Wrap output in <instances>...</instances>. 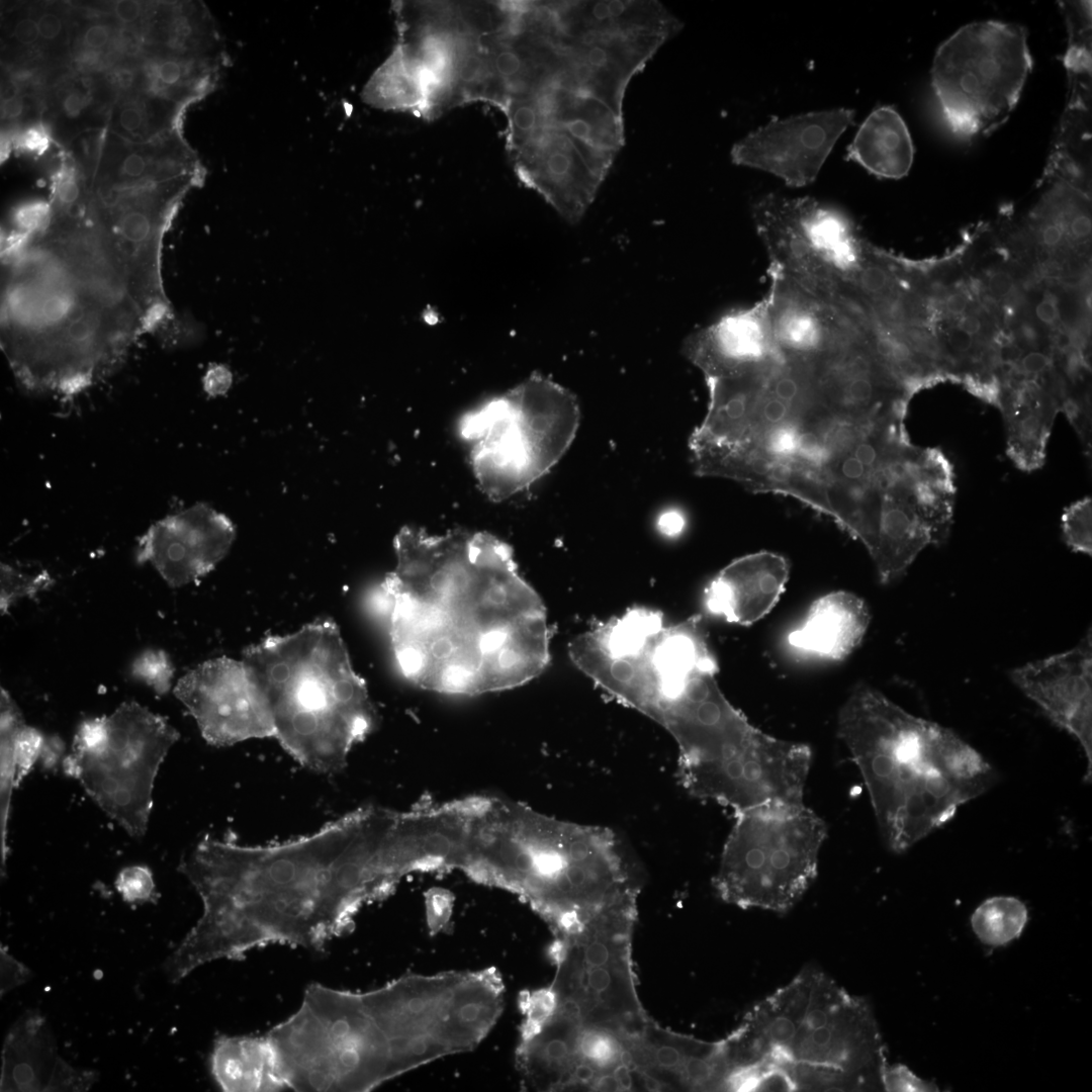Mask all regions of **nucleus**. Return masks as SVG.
Returning a JSON list of instances; mask_svg holds the SVG:
<instances>
[{
	"mask_svg": "<svg viewBox=\"0 0 1092 1092\" xmlns=\"http://www.w3.org/2000/svg\"><path fill=\"white\" fill-rule=\"evenodd\" d=\"M101 739L72 747L64 772L133 838L145 836L159 767L180 734L167 718L134 701L103 716Z\"/></svg>",
	"mask_w": 1092,
	"mask_h": 1092,
	"instance_id": "dca6fc26",
	"label": "nucleus"
},
{
	"mask_svg": "<svg viewBox=\"0 0 1092 1092\" xmlns=\"http://www.w3.org/2000/svg\"><path fill=\"white\" fill-rule=\"evenodd\" d=\"M637 911L605 915L580 931L557 937L556 964L544 988L543 1015L552 1013L581 1025L640 1032L650 1017L636 988L632 933Z\"/></svg>",
	"mask_w": 1092,
	"mask_h": 1092,
	"instance_id": "4468645a",
	"label": "nucleus"
},
{
	"mask_svg": "<svg viewBox=\"0 0 1092 1092\" xmlns=\"http://www.w3.org/2000/svg\"><path fill=\"white\" fill-rule=\"evenodd\" d=\"M210 1071L225 1092L288 1090L269 1035H220L213 1043Z\"/></svg>",
	"mask_w": 1092,
	"mask_h": 1092,
	"instance_id": "c756f323",
	"label": "nucleus"
},
{
	"mask_svg": "<svg viewBox=\"0 0 1092 1092\" xmlns=\"http://www.w3.org/2000/svg\"><path fill=\"white\" fill-rule=\"evenodd\" d=\"M1035 258L1040 267L1046 268L1053 263V250L1038 243L1035 248Z\"/></svg>",
	"mask_w": 1092,
	"mask_h": 1092,
	"instance_id": "680f3d73",
	"label": "nucleus"
},
{
	"mask_svg": "<svg viewBox=\"0 0 1092 1092\" xmlns=\"http://www.w3.org/2000/svg\"><path fill=\"white\" fill-rule=\"evenodd\" d=\"M1091 215L1090 210L1085 209L1075 214L1069 222L1068 237L1077 242H1083L1088 240L1091 235Z\"/></svg>",
	"mask_w": 1092,
	"mask_h": 1092,
	"instance_id": "603ef678",
	"label": "nucleus"
},
{
	"mask_svg": "<svg viewBox=\"0 0 1092 1092\" xmlns=\"http://www.w3.org/2000/svg\"><path fill=\"white\" fill-rule=\"evenodd\" d=\"M946 340L951 351L959 355H967L975 348V337L958 327L948 331Z\"/></svg>",
	"mask_w": 1092,
	"mask_h": 1092,
	"instance_id": "5fc2aeb1",
	"label": "nucleus"
},
{
	"mask_svg": "<svg viewBox=\"0 0 1092 1092\" xmlns=\"http://www.w3.org/2000/svg\"><path fill=\"white\" fill-rule=\"evenodd\" d=\"M1 1091H87L93 1071L76 1069L59 1054L54 1033L37 1010L22 1014L8 1031L1 1054Z\"/></svg>",
	"mask_w": 1092,
	"mask_h": 1092,
	"instance_id": "393cba45",
	"label": "nucleus"
},
{
	"mask_svg": "<svg viewBox=\"0 0 1092 1092\" xmlns=\"http://www.w3.org/2000/svg\"><path fill=\"white\" fill-rule=\"evenodd\" d=\"M987 287L993 298L1003 299L1014 293L1015 280L1008 272L998 270L989 276Z\"/></svg>",
	"mask_w": 1092,
	"mask_h": 1092,
	"instance_id": "09e8293b",
	"label": "nucleus"
},
{
	"mask_svg": "<svg viewBox=\"0 0 1092 1092\" xmlns=\"http://www.w3.org/2000/svg\"><path fill=\"white\" fill-rule=\"evenodd\" d=\"M40 43L53 46L61 42L65 32V21L61 13L43 11L37 18Z\"/></svg>",
	"mask_w": 1092,
	"mask_h": 1092,
	"instance_id": "c03bdc74",
	"label": "nucleus"
},
{
	"mask_svg": "<svg viewBox=\"0 0 1092 1092\" xmlns=\"http://www.w3.org/2000/svg\"><path fill=\"white\" fill-rule=\"evenodd\" d=\"M540 98L546 122L570 135L592 172L604 181L624 145L623 115L595 97L558 85L542 91Z\"/></svg>",
	"mask_w": 1092,
	"mask_h": 1092,
	"instance_id": "cd10ccee",
	"label": "nucleus"
},
{
	"mask_svg": "<svg viewBox=\"0 0 1092 1092\" xmlns=\"http://www.w3.org/2000/svg\"><path fill=\"white\" fill-rule=\"evenodd\" d=\"M705 381L707 413L689 442L698 475L795 498L866 549L876 544L883 507L918 452L908 402L884 369L854 346L772 345Z\"/></svg>",
	"mask_w": 1092,
	"mask_h": 1092,
	"instance_id": "f257e3e1",
	"label": "nucleus"
},
{
	"mask_svg": "<svg viewBox=\"0 0 1092 1092\" xmlns=\"http://www.w3.org/2000/svg\"><path fill=\"white\" fill-rule=\"evenodd\" d=\"M130 672L134 678L145 682L159 696H163L172 686L174 666L165 651L147 649L133 659Z\"/></svg>",
	"mask_w": 1092,
	"mask_h": 1092,
	"instance_id": "e433bc0d",
	"label": "nucleus"
},
{
	"mask_svg": "<svg viewBox=\"0 0 1092 1092\" xmlns=\"http://www.w3.org/2000/svg\"><path fill=\"white\" fill-rule=\"evenodd\" d=\"M1013 684L1082 747L1092 778V632L1073 648L1009 672Z\"/></svg>",
	"mask_w": 1092,
	"mask_h": 1092,
	"instance_id": "4be33fe9",
	"label": "nucleus"
},
{
	"mask_svg": "<svg viewBox=\"0 0 1092 1092\" xmlns=\"http://www.w3.org/2000/svg\"><path fill=\"white\" fill-rule=\"evenodd\" d=\"M1066 69L1069 98L1044 177L1060 178L1085 190L1091 161V68Z\"/></svg>",
	"mask_w": 1092,
	"mask_h": 1092,
	"instance_id": "7c9ffc66",
	"label": "nucleus"
},
{
	"mask_svg": "<svg viewBox=\"0 0 1092 1092\" xmlns=\"http://www.w3.org/2000/svg\"><path fill=\"white\" fill-rule=\"evenodd\" d=\"M882 1088L886 1091H938L931 1083L918 1078L906 1066L886 1063L881 1070Z\"/></svg>",
	"mask_w": 1092,
	"mask_h": 1092,
	"instance_id": "ea45409f",
	"label": "nucleus"
},
{
	"mask_svg": "<svg viewBox=\"0 0 1092 1092\" xmlns=\"http://www.w3.org/2000/svg\"><path fill=\"white\" fill-rule=\"evenodd\" d=\"M61 114L68 119H75L85 115L91 99L85 89L79 86H69L61 90Z\"/></svg>",
	"mask_w": 1092,
	"mask_h": 1092,
	"instance_id": "37998d69",
	"label": "nucleus"
},
{
	"mask_svg": "<svg viewBox=\"0 0 1092 1092\" xmlns=\"http://www.w3.org/2000/svg\"><path fill=\"white\" fill-rule=\"evenodd\" d=\"M1035 314L1040 323L1053 326L1060 317V309L1057 297L1046 292L1035 307Z\"/></svg>",
	"mask_w": 1092,
	"mask_h": 1092,
	"instance_id": "864d4df0",
	"label": "nucleus"
},
{
	"mask_svg": "<svg viewBox=\"0 0 1092 1092\" xmlns=\"http://www.w3.org/2000/svg\"><path fill=\"white\" fill-rule=\"evenodd\" d=\"M789 575V562L778 553L744 555L722 568L707 585L705 609L728 623L751 625L774 609Z\"/></svg>",
	"mask_w": 1092,
	"mask_h": 1092,
	"instance_id": "a878e982",
	"label": "nucleus"
},
{
	"mask_svg": "<svg viewBox=\"0 0 1092 1092\" xmlns=\"http://www.w3.org/2000/svg\"><path fill=\"white\" fill-rule=\"evenodd\" d=\"M293 1091H370L398 1075L389 1039L363 993L317 983L267 1033Z\"/></svg>",
	"mask_w": 1092,
	"mask_h": 1092,
	"instance_id": "9b49d317",
	"label": "nucleus"
},
{
	"mask_svg": "<svg viewBox=\"0 0 1092 1092\" xmlns=\"http://www.w3.org/2000/svg\"><path fill=\"white\" fill-rule=\"evenodd\" d=\"M640 1032L581 1026L551 1013L523 1022L517 1066L524 1086L537 1091H644L634 1059Z\"/></svg>",
	"mask_w": 1092,
	"mask_h": 1092,
	"instance_id": "a211bd4d",
	"label": "nucleus"
},
{
	"mask_svg": "<svg viewBox=\"0 0 1092 1092\" xmlns=\"http://www.w3.org/2000/svg\"><path fill=\"white\" fill-rule=\"evenodd\" d=\"M826 837L825 822L804 804L735 814L714 888L739 908L787 913L814 882Z\"/></svg>",
	"mask_w": 1092,
	"mask_h": 1092,
	"instance_id": "ddd939ff",
	"label": "nucleus"
},
{
	"mask_svg": "<svg viewBox=\"0 0 1092 1092\" xmlns=\"http://www.w3.org/2000/svg\"><path fill=\"white\" fill-rule=\"evenodd\" d=\"M549 18L562 60L558 85L619 115L633 76L682 26L653 0L555 1Z\"/></svg>",
	"mask_w": 1092,
	"mask_h": 1092,
	"instance_id": "f8f14e48",
	"label": "nucleus"
},
{
	"mask_svg": "<svg viewBox=\"0 0 1092 1092\" xmlns=\"http://www.w3.org/2000/svg\"><path fill=\"white\" fill-rule=\"evenodd\" d=\"M1067 545L1075 552L1092 554V499L1086 496L1067 507L1062 516Z\"/></svg>",
	"mask_w": 1092,
	"mask_h": 1092,
	"instance_id": "c9c22d12",
	"label": "nucleus"
},
{
	"mask_svg": "<svg viewBox=\"0 0 1092 1092\" xmlns=\"http://www.w3.org/2000/svg\"><path fill=\"white\" fill-rule=\"evenodd\" d=\"M518 179L537 192L569 223H577L603 181L561 127L546 122L509 151Z\"/></svg>",
	"mask_w": 1092,
	"mask_h": 1092,
	"instance_id": "5701e85b",
	"label": "nucleus"
},
{
	"mask_svg": "<svg viewBox=\"0 0 1092 1092\" xmlns=\"http://www.w3.org/2000/svg\"><path fill=\"white\" fill-rule=\"evenodd\" d=\"M871 621L866 602L848 592H834L816 600L802 623L787 637L802 653L842 660L862 641Z\"/></svg>",
	"mask_w": 1092,
	"mask_h": 1092,
	"instance_id": "c85d7f7f",
	"label": "nucleus"
},
{
	"mask_svg": "<svg viewBox=\"0 0 1092 1092\" xmlns=\"http://www.w3.org/2000/svg\"><path fill=\"white\" fill-rule=\"evenodd\" d=\"M771 346V325L763 297L692 333L684 342L682 353L709 377L756 360Z\"/></svg>",
	"mask_w": 1092,
	"mask_h": 1092,
	"instance_id": "bb28decb",
	"label": "nucleus"
},
{
	"mask_svg": "<svg viewBox=\"0 0 1092 1092\" xmlns=\"http://www.w3.org/2000/svg\"><path fill=\"white\" fill-rule=\"evenodd\" d=\"M675 743L679 782L697 799L734 815L804 804L811 748L759 730L722 691L708 699Z\"/></svg>",
	"mask_w": 1092,
	"mask_h": 1092,
	"instance_id": "1a4fd4ad",
	"label": "nucleus"
},
{
	"mask_svg": "<svg viewBox=\"0 0 1092 1092\" xmlns=\"http://www.w3.org/2000/svg\"><path fill=\"white\" fill-rule=\"evenodd\" d=\"M579 418L574 395L539 374L463 415L459 435L479 489L500 502L533 484L567 451Z\"/></svg>",
	"mask_w": 1092,
	"mask_h": 1092,
	"instance_id": "9d476101",
	"label": "nucleus"
},
{
	"mask_svg": "<svg viewBox=\"0 0 1092 1092\" xmlns=\"http://www.w3.org/2000/svg\"><path fill=\"white\" fill-rule=\"evenodd\" d=\"M462 871L519 895L557 937L605 915L637 910L639 878L613 830L514 801L475 798Z\"/></svg>",
	"mask_w": 1092,
	"mask_h": 1092,
	"instance_id": "39448f33",
	"label": "nucleus"
},
{
	"mask_svg": "<svg viewBox=\"0 0 1092 1092\" xmlns=\"http://www.w3.org/2000/svg\"><path fill=\"white\" fill-rule=\"evenodd\" d=\"M724 1041L729 1086L771 1069L788 1091L882 1088L886 1048L870 1004L814 967L757 1002Z\"/></svg>",
	"mask_w": 1092,
	"mask_h": 1092,
	"instance_id": "0eeeda50",
	"label": "nucleus"
},
{
	"mask_svg": "<svg viewBox=\"0 0 1092 1092\" xmlns=\"http://www.w3.org/2000/svg\"><path fill=\"white\" fill-rule=\"evenodd\" d=\"M957 327L973 337L979 335L983 329L981 318L974 313L961 315Z\"/></svg>",
	"mask_w": 1092,
	"mask_h": 1092,
	"instance_id": "bf43d9fd",
	"label": "nucleus"
},
{
	"mask_svg": "<svg viewBox=\"0 0 1092 1092\" xmlns=\"http://www.w3.org/2000/svg\"><path fill=\"white\" fill-rule=\"evenodd\" d=\"M1019 336L1023 342L1029 346L1036 345L1039 340V335L1036 329L1028 323H1023L1019 328Z\"/></svg>",
	"mask_w": 1092,
	"mask_h": 1092,
	"instance_id": "052dcab7",
	"label": "nucleus"
},
{
	"mask_svg": "<svg viewBox=\"0 0 1092 1092\" xmlns=\"http://www.w3.org/2000/svg\"><path fill=\"white\" fill-rule=\"evenodd\" d=\"M231 383L230 372L221 366H215L208 370L204 377V388L210 395L224 393Z\"/></svg>",
	"mask_w": 1092,
	"mask_h": 1092,
	"instance_id": "3c124183",
	"label": "nucleus"
},
{
	"mask_svg": "<svg viewBox=\"0 0 1092 1092\" xmlns=\"http://www.w3.org/2000/svg\"><path fill=\"white\" fill-rule=\"evenodd\" d=\"M104 55V51H93L87 49H79L76 53V63L85 68H94L101 63Z\"/></svg>",
	"mask_w": 1092,
	"mask_h": 1092,
	"instance_id": "13d9d810",
	"label": "nucleus"
},
{
	"mask_svg": "<svg viewBox=\"0 0 1092 1092\" xmlns=\"http://www.w3.org/2000/svg\"><path fill=\"white\" fill-rule=\"evenodd\" d=\"M174 695L210 745L274 736L268 700L243 660H206L179 678Z\"/></svg>",
	"mask_w": 1092,
	"mask_h": 1092,
	"instance_id": "6ab92c4d",
	"label": "nucleus"
},
{
	"mask_svg": "<svg viewBox=\"0 0 1092 1092\" xmlns=\"http://www.w3.org/2000/svg\"><path fill=\"white\" fill-rule=\"evenodd\" d=\"M658 525L664 534L675 535L684 528L685 520L678 512L671 511L661 516Z\"/></svg>",
	"mask_w": 1092,
	"mask_h": 1092,
	"instance_id": "4d7b16f0",
	"label": "nucleus"
},
{
	"mask_svg": "<svg viewBox=\"0 0 1092 1092\" xmlns=\"http://www.w3.org/2000/svg\"><path fill=\"white\" fill-rule=\"evenodd\" d=\"M242 660L265 694L274 738L302 765L342 770L377 713L337 624L317 619L247 647Z\"/></svg>",
	"mask_w": 1092,
	"mask_h": 1092,
	"instance_id": "6e6552de",
	"label": "nucleus"
},
{
	"mask_svg": "<svg viewBox=\"0 0 1092 1092\" xmlns=\"http://www.w3.org/2000/svg\"><path fill=\"white\" fill-rule=\"evenodd\" d=\"M462 802H463V800H462ZM463 812H464V806H463ZM463 822H464V813H463ZM462 831H463V827H462ZM461 835H462V833H461ZM460 838H461V836H460ZM459 843H460V842H459ZM458 847H459V845H458ZM457 851H458V849H457ZM456 853H457V852H456ZM456 855H457V854H456ZM455 861H456V856H455ZM454 869H455V862H454Z\"/></svg>",
	"mask_w": 1092,
	"mask_h": 1092,
	"instance_id": "e2e57ef3",
	"label": "nucleus"
},
{
	"mask_svg": "<svg viewBox=\"0 0 1092 1092\" xmlns=\"http://www.w3.org/2000/svg\"><path fill=\"white\" fill-rule=\"evenodd\" d=\"M1 995L25 983L31 976L28 968L1 947Z\"/></svg>",
	"mask_w": 1092,
	"mask_h": 1092,
	"instance_id": "79ce46f5",
	"label": "nucleus"
},
{
	"mask_svg": "<svg viewBox=\"0 0 1092 1092\" xmlns=\"http://www.w3.org/2000/svg\"><path fill=\"white\" fill-rule=\"evenodd\" d=\"M11 37L24 49L40 43L36 18L30 15L19 17L13 25Z\"/></svg>",
	"mask_w": 1092,
	"mask_h": 1092,
	"instance_id": "49530a36",
	"label": "nucleus"
},
{
	"mask_svg": "<svg viewBox=\"0 0 1092 1092\" xmlns=\"http://www.w3.org/2000/svg\"><path fill=\"white\" fill-rule=\"evenodd\" d=\"M1028 920L1026 906L1017 898L995 896L982 902L971 917L978 938L989 945L1007 944L1022 933Z\"/></svg>",
	"mask_w": 1092,
	"mask_h": 1092,
	"instance_id": "72a5a7b5",
	"label": "nucleus"
},
{
	"mask_svg": "<svg viewBox=\"0 0 1092 1092\" xmlns=\"http://www.w3.org/2000/svg\"><path fill=\"white\" fill-rule=\"evenodd\" d=\"M148 106L142 99L122 101L114 111L112 123L118 133L128 139L146 138L150 133Z\"/></svg>",
	"mask_w": 1092,
	"mask_h": 1092,
	"instance_id": "58836bf2",
	"label": "nucleus"
},
{
	"mask_svg": "<svg viewBox=\"0 0 1092 1092\" xmlns=\"http://www.w3.org/2000/svg\"><path fill=\"white\" fill-rule=\"evenodd\" d=\"M178 869L203 911L163 966L173 983L212 961L242 960L270 944L321 950L411 872L401 812L377 806L277 843L207 836Z\"/></svg>",
	"mask_w": 1092,
	"mask_h": 1092,
	"instance_id": "f03ea898",
	"label": "nucleus"
},
{
	"mask_svg": "<svg viewBox=\"0 0 1092 1092\" xmlns=\"http://www.w3.org/2000/svg\"><path fill=\"white\" fill-rule=\"evenodd\" d=\"M113 36L112 27L104 22L88 24L80 36V49L104 51Z\"/></svg>",
	"mask_w": 1092,
	"mask_h": 1092,
	"instance_id": "a18cd8bd",
	"label": "nucleus"
},
{
	"mask_svg": "<svg viewBox=\"0 0 1092 1092\" xmlns=\"http://www.w3.org/2000/svg\"><path fill=\"white\" fill-rule=\"evenodd\" d=\"M115 887L124 901L143 903L155 896V883L150 869L143 866L124 868L118 874Z\"/></svg>",
	"mask_w": 1092,
	"mask_h": 1092,
	"instance_id": "4c0bfd02",
	"label": "nucleus"
},
{
	"mask_svg": "<svg viewBox=\"0 0 1092 1092\" xmlns=\"http://www.w3.org/2000/svg\"><path fill=\"white\" fill-rule=\"evenodd\" d=\"M837 734L894 852L946 824L997 781L993 766L953 731L908 713L866 684L841 707Z\"/></svg>",
	"mask_w": 1092,
	"mask_h": 1092,
	"instance_id": "423d86ee",
	"label": "nucleus"
},
{
	"mask_svg": "<svg viewBox=\"0 0 1092 1092\" xmlns=\"http://www.w3.org/2000/svg\"><path fill=\"white\" fill-rule=\"evenodd\" d=\"M751 215L768 258V272L822 293L857 267L866 241L842 210L813 197L767 193Z\"/></svg>",
	"mask_w": 1092,
	"mask_h": 1092,
	"instance_id": "f3484780",
	"label": "nucleus"
},
{
	"mask_svg": "<svg viewBox=\"0 0 1092 1092\" xmlns=\"http://www.w3.org/2000/svg\"><path fill=\"white\" fill-rule=\"evenodd\" d=\"M1051 364L1052 359L1049 355L1038 351H1031L1021 357L1015 369L1020 375L1031 377L1046 372Z\"/></svg>",
	"mask_w": 1092,
	"mask_h": 1092,
	"instance_id": "de8ad7c7",
	"label": "nucleus"
},
{
	"mask_svg": "<svg viewBox=\"0 0 1092 1092\" xmlns=\"http://www.w3.org/2000/svg\"><path fill=\"white\" fill-rule=\"evenodd\" d=\"M144 12V5L132 0H120L111 4V13L114 18L125 25L139 21Z\"/></svg>",
	"mask_w": 1092,
	"mask_h": 1092,
	"instance_id": "8fccbe9b",
	"label": "nucleus"
},
{
	"mask_svg": "<svg viewBox=\"0 0 1092 1092\" xmlns=\"http://www.w3.org/2000/svg\"><path fill=\"white\" fill-rule=\"evenodd\" d=\"M235 538L230 518L196 504L150 526L138 542L135 559L150 563L170 586L180 587L214 569Z\"/></svg>",
	"mask_w": 1092,
	"mask_h": 1092,
	"instance_id": "412c9836",
	"label": "nucleus"
},
{
	"mask_svg": "<svg viewBox=\"0 0 1092 1092\" xmlns=\"http://www.w3.org/2000/svg\"><path fill=\"white\" fill-rule=\"evenodd\" d=\"M53 578L46 571L28 572L10 564H1L0 609L4 615L18 600L33 599L38 593L53 584Z\"/></svg>",
	"mask_w": 1092,
	"mask_h": 1092,
	"instance_id": "f704fd0d",
	"label": "nucleus"
},
{
	"mask_svg": "<svg viewBox=\"0 0 1092 1092\" xmlns=\"http://www.w3.org/2000/svg\"><path fill=\"white\" fill-rule=\"evenodd\" d=\"M393 547L395 567L381 587L407 680L472 696L521 687L545 670L546 609L508 544L485 532L402 527Z\"/></svg>",
	"mask_w": 1092,
	"mask_h": 1092,
	"instance_id": "7ed1b4c3",
	"label": "nucleus"
},
{
	"mask_svg": "<svg viewBox=\"0 0 1092 1092\" xmlns=\"http://www.w3.org/2000/svg\"><path fill=\"white\" fill-rule=\"evenodd\" d=\"M4 249L1 346L26 389L79 393L147 332L139 307L78 250L46 235Z\"/></svg>",
	"mask_w": 1092,
	"mask_h": 1092,
	"instance_id": "20e7f679",
	"label": "nucleus"
},
{
	"mask_svg": "<svg viewBox=\"0 0 1092 1092\" xmlns=\"http://www.w3.org/2000/svg\"><path fill=\"white\" fill-rule=\"evenodd\" d=\"M13 145L26 153L41 155L51 144V135L42 123L28 125L13 133Z\"/></svg>",
	"mask_w": 1092,
	"mask_h": 1092,
	"instance_id": "a19ab883",
	"label": "nucleus"
},
{
	"mask_svg": "<svg viewBox=\"0 0 1092 1092\" xmlns=\"http://www.w3.org/2000/svg\"><path fill=\"white\" fill-rule=\"evenodd\" d=\"M634 1058L644 1091H729L724 1038L699 1039L650 1018L637 1037Z\"/></svg>",
	"mask_w": 1092,
	"mask_h": 1092,
	"instance_id": "b1692460",
	"label": "nucleus"
},
{
	"mask_svg": "<svg viewBox=\"0 0 1092 1092\" xmlns=\"http://www.w3.org/2000/svg\"><path fill=\"white\" fill-rule=\"evenodd\" d=\"M847 157L879 177L898 179L907 175L914 148L899 113L888 106L874 110L848 146Z\"/></svg>",
	"mask_w": 1092,
	"mask_h": 1092,
	"instance_id": "2f4dec72",
	"label": "nucleus"
},
{
	"mask_svg": "<svg viewBox=\"0 0 1092 1092\" xmlns=\"http://www.w3.org/2000/svg\"><path fill=\"white\" fill-rule=\"evenodd\" d=\"M1058 410L1057 401L1048 392L1035 401L1008 404L1001 408L1008 431L1006 453L1019 469L1032 471L1044 463L1046 444Z\"/></svg>",
	"mask_w": 1092,
	"mask_h": 1092,
	"instance_id": "473e14b6",
	"label": "nucleus"
},
{
	"mask_svg": "<svg viewBox=\"0 0 1092 1092\" xmlns=\"http://www.w3.org/2000/svg\"><path fill=\"white\" fill-rule=\"evenodd\" d=\"M1031 67L1020 25L990 20L954 32L936 51L931 69L932 87L951 131L967 139L1004 123Z\"/></svg>",
	"mask_w": 1092,
	"mask_h": 1092,
	"instance_id": "2eb2a0df",
	"label": "nucleus"
},
{
	"mask_svg": "<svg viewBox=\"0 0 1092 1092\" xmlns=\"http://www.w3.org/2000/svg\"><path fill=\"white\" fill-rule=\"evenodd\" d=\"M853 118V110L836 108L772 119L737 142L731 160L772 174L788 186H806L815 181Z\"/></svg>",
	"mask_w": 1092,
	"mask_h": 1092,
	"instance_id": "aec40b11",
	"label": "nucleus"
},
{
	"mask_svg": "<svg viewBox=\"0 0 1092 1092\" xmlns=\"http://www.w3.org/2000/svg\"><path fill=\"white\" fill-rule=\"evenodd\" d=\"M970 298L967 292L964 290H952L947 293L943 298V307L947 313L953 316H961L966 312L969 306Z\"/></svg>",
	"mask_w": 1092,
	"mask_h": 1092,
	"instance_id": "6e6d98bb",
	"label": "nucleus"
}]
</instances>
